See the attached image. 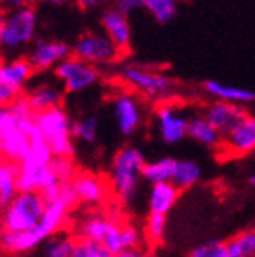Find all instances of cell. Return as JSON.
Masks as SVG:
<instances>
[{
	"mask_svg": "<svg viewBox=\"0 0 255 257\" xmlns=\"http://www.w3.org/2000/svg\"><path fill=\"white\" fill-rule=\"evenodd\" d=\"M29 140H31V145H29L25 157L18 165V170L20 172H40V170L48 168L54 159V154L50 150V147H48V143L45 141V138L41 136L40 128H34L29 134Z\"/></svg>",
	"mask_w": 255,
	"mask_h": 257,
	"instance_id": "e0dca14e",
	"label": "cell"
},
{
	"mask_svg": "<svg viewBox=\"0 0 255 257\" xmlns=\"http://www.w3.org/2000/svg\"><path fill=\"white\" fill-rule=\"evenodd\" d=\"M50 170L57 177V181L63 182V184H70L79 173L73 159H64V157H54L52 163H50Z\"/></svg>",
	"mask_w": 255,
	"mask_h": 257,
	"instance_id": "1f68e13d",
	"label": "cell"
},
{
	"mask_svg": "<svg viewBox=\"0 0 255 257\" xmlns=\"http://www.w3.org/2000/svg\"><path fill=\"white\" fill-rule=\"evenodd\" d=\"M114 257H148V255L141 248H131V250H123V252L116 253Z\"/></svg>",
	"mask_w": 255,
	"mask_h": 257,
	"instance_id": "74e56055",
	"label": "cell"
},
{
	"mask_svg": "<svg viewBox=\"0 0 255 257\" xmlns=\"http://www.w3.org/2000/svg\"><path fill=\"white\" fill-rule=\"evenodd\" d=\"M36 125L52 150L54 157L73 159V154H75V141L72 136L73 121L70 120V114L63 105L38 112Z\"/></svg>",
	"mask_w": 255,
	"mask_h": 257,
	"instance_id": "5b68a950",
	"label": "cell"
},
{
	"mask_svg": "<svg viewBox=\"0 0 255 257\" xmlns=\"http://www.w3.org/2000/svg\"><path fill=\"white\" fill-rule=\"evenodd\" d=\"M72 56L91 66H100V64L114 63L118 57H121V54L105 34L86 32L77 38V41L73 43Z\"/></svg>",
	"mask_w": 255,
	"mask_h": 257,
	"instance_id": "ba28073f",
	"label": "cell"
},
{
	"mask_svg": "<svg viewBox=\"0 0 255 257\" xmlns=\"http://www.w3.org/2000/svg\"><path fill=\"white\" fill-rule=\"evenodd\" d=\"M77 197L73 193L72 182L70 184H63L61 195L54 202H48L45 216L40 223L32 230L27 232H6L0 230V250L6 253H25L31 250L38 248L41 243H47L50 237H54L63 225L66 223L68 214L75 207Z\"/></svg>",
	"mask_w": 255,
	"mask_h": 257,
	"instance_id": "6da1fadb",
	"label": "cell"
},
{
	"mask_svg": "<svg viewBox=\"0 0 255 257\" xmlns=\"http://www.w3.org/2000/svg\"><path fill=\"white\" fill-rule=\"evenodd\" d=\"M100 25L104 29L105 36L114 43V47L120 50L121 56H125L131 50V41H132V29H131V22H129V16L109 8L100 16Z\"/></svg>",
	"mask_w": 255,
	"mask_h": 257,
	"instance_id": "5bb4252c",
	"label": "cell"
},
{
	"mask_svg": "<svg viewBox=\"0 0 255 257\" xmlns=\"http://www.w3.org/2000/svg\"><path fill=\"white\" fill-rule=\"evenodd\" d=\"M188 136L191 138L196 143L207 147V149H214L218 150L221 147V141L223 138L219 136L218 131L205 120V116H191L188 121Z\"/></svg>",
	"mask_w": 255,
	"mask_h": 257,
	"instance_id": "603a6c76",
	"label": "cell"
},
{
	"mask_svg": "<svg viewBox=\"0 0 255 257\" xmlns=\"http://www.w3.org/2000/svg\"><path fill=\"white\" fill-rule=\"evenodd\" d=\"M72 136H73V140H79V141H82V143L95 145L96 138H98V118L86 116V118H80V120L73 121Z\"/></svg>",
	"mask_w": 255,
	"mask_h": 257,
	"instance_id": "f1b7e54d",
	"label": "cell"
},
{
	"mask_svg": "<svg viewBox=\"0 0 255 257\" xmlns=\"http://www.w3.org/2000/svg\"><path fill=\"white\" fill-rule=\"evenodd\" d=\"M54 73L61 80L66 93H80L84 89H89L100 79V72L96 70V66H91L73 56L61 61L54 68Z\"/></svg>",
	"mask_w": 255,
	"mask_h": 257,
	"instance_id": "9c48e42d",
	"label": "cell"
},
{
	"mask_svg": "<svg viewBox=\"0 0 255 257\" xmlns=\"http://www.w3.org/2000/svg\"><path fill=\"white\" fill-rule=\"evenodd\" d=\"M72 188L77 200L84 205H91V207L104 205L112 195L111 184H109L107 179L91 172L77 173L75 179L72 181Z\"/></svg>",
	"mask_w": 255,
	"mask_h": 257,
	"instance_id": "30bf717a",
	"label": "cell"
},
{
	"mask_svg": "<svg viewBox=\"0 0 255 257\" xmlns=\"http://www.w3.org/2000/svg\"><path fill=\"white\" fill-rule=\"evenodd\" d=\"M72 257H114L105 246L93 243V241L77 239Z\"/></svg>",
	"mask_w": 255,
	"mask_h": 257,
	"instance_id": "836d02e7",
	"label": "cell"
},
{
	"mask_svg": "<svg viewBox=\"0 0 255 257\" xmlns=\"http://www.w3.org/2000/svg\"><path fill=\"white\" fill-rule=\"evenodd\" d=\"M147 165L145 156L140 149L132 145H125L114 154L111 163V175H109V184L111 191L116 198L123 204H131L138 193L141 173Z\"/></svg>",
	"mask_w": 255,
	"mask_h": 257,
	"instance_id": "3957f363",
	"label": "cell"
},
{
	"mask_svg": "<svg viewBox=\"0 0 255 257\" xmlns=\"http://www.w3.org/2000/svg\"><path fill=\"white\" fill-rule=\"evenodd\" d=\"M200 177H202V166L191 159H182L177 161V168L172 184L179 191H184V189L193 188L200 181Z\"/></svg>",
	"mask_w": 255,
	"mask_h": 257,
	"instance_id": "484cf974",
	"label": "cell"
},
{
	"mask_svg": "<svg viewBox=\"0 0 255 257\" xmlns=\"http://www.w3.org/2000/svg\"><path fill=\"white\" fill-rule=\"evenodd\" d=\"M75 241L70 236H54L43 245V257H72Z\"/></svg>",
	"mask_w": 255,
	"mask_h": 257,
	"instance_id": "f546056e",
	"label": "cell"
},
{
	"mask_svg": "<svg viewBox=\"0 0 255 257\" xmlns=\"http://www.w3.org/2000/svg\"><path fill=\"white\" fill-rule=\"evenodd\" d=\"M0 66H2V59H0Z\"/></svg>",
	"mask_w": 255,
	"mask_h": 257,
	"instance_id": "ee69618b",
	"label": "cell"
},
{
	"mask_svg": "<svg viewBox=\"0 0 255 257\" xmlns=\"http://www.w3.org/2000/svg\"><path fill=\"white\" fill-rule=\"evenodd\" d=\"M4 109H6V107H2V105H0V116H2V112H4Z\"/></svg>",
	"mask_w": 255,
	"mask_h": 257,
	"instance_id": "b9f144b4",
	"label": "cell"
},
{
	"mask_svg": "<svg viewBox=\"0 0 255 257\" xmlns=\"http://www.w3.org/2000/svg\"><path fill=\"white\" fill-rule=\"evenodd\" d=\"M166 234V216L163 214H150L148 213L147 225H145V236L150 245H159Z\"/></svg>",
	"mask_w": 255,
	"mask_h": 257,
	"instance_id": "4dcf8cb0",
	"label": "cell"
},
{
	"mask_svg": "<svg viewBox=\"0 0 255 257\" xmlns=\"http://www.w3.org/2000/svg\"><path fill=\"white\" fill-rule=\"evenodd\" d=\"M203 89L209 96L216 98L219 102H228V104L235 105H244L255 102V91L244 88H237V86L225 84L219 80H205L203 82Z\"/></svg>",
	"mask_w": 255,
	"mask_h": 257,
	"instance_id": "d6986e66",
	"label": "cell"
},
{
	"mask_svg": "<svg viewBox=\"0 0 255 257\" xmlns=\"http://www.w3.org/2000/svg\"><path fill=\"white\" fill-rule=\"evenodd\" d=\"M175 168H177V159H173V157H163V159L147 163L141 177H143L147 182H150L152 186L166 184V182L173 181Z\"/></svg>",
	"mask_w": 255,
	"mask_h": 257,
	"instance_id": "cb8c5ba5",
	"label": "cell"
},
{
	"mask_svg": "<svg viewBox=\"0 0 255 257\" xmlns=\"http://www.w3.org/2000/svg\"><path fill=\"white\" fill-rule=\"evenodd\" d=\"M34 73L36 72H34L31 61L27 57H16V59L2 63V66H0V82H6L13 88L24 91L25 84L32 79Z\"/></svg>",
	"mask_w": 255,
	"mask_h": 257,
	"instance_id": "ffe728a7",
	"label": "cell"
},
{
	"mask_svg": "<svg viewBox=\"0 0 255 257\" xmlns=\"http://www.w3.org/2000/svg\"><path fill=\"white\" fill-rule=\"evenodd\" d=\"M18 195V165L0 159V198L2 207Z\"/></svg>",
	"mask_w": 255,
	"mask_h": 257,
	"instance_id": "d4e9b609",
	"label": "cell"
},
{
	"mask_svg": "<svg viewBox=\"0 0 255 257\" xmlns=\"http://www.w3.org/2000/svg\"><path fill=\"white\" fill-rule=\"evenodd\" d=\"M203 116H205V120H207L216 131H218L219 136L223 138L246 116V111L243 109V105L214 100L211 105H207Z\"/></svg>",
	"mask_w": 255,
	"mask_h": 257,
	"instance_id": "2e32d148",
	"label": "cell"
},
{
	"mask_svg": "<svg viewBox=\"0 0 255 257\" xmlns=\"http://www.w3.org/2000/svg\"><path fill=\"white\" fill-rule=\"evenodd\" d=\"M140 237V230L134 225L127 223L121 214L112 211H91L77 223V239L98 243L112 255L138 248Z\"/></svg>",
	"mask_w": 255,
	"mask_h": 257,
	"instance_id": "7a4b0ae2",
	"label": "cell"
},
{
	"mask_svg": "<svg viewBox=\"0 0 255 257\" xmlns=\"http://www.w3.org/2000/svg\"><path fill=\"white\" fill-rule=\"evenodd\" d=\"M112 111H114V120L121 136L129 138L138 133L141 120H143V112H141L140 102L136 100L131 93L125 91L116 95L114 102H112Z\"/></svg>",
	"mask_w": 255,
	"mask_h": 257,
	"instance_id": "9a60e30c",
	"label": "cell"
},
{
	"mask_svg": "<svg viewBox=\"0 0 255 257\" xmlns=\"http://www.w3.org/2000/svg\"><path fill=\"white\" fill-rule=\"evenodd\" d=\"M47 202L41 193L25 191L18 193L4 207L0 216V230L6 232H27L43 220Z\"/></svg>",
	"mask_w": 255,
	"mask_h": 257,
	"instance_id": "277c9868",
	"label": "cell"
},
{
	"mask_svg": "<svg viewBox=\"0 0 255 257\" xmlns=\"http://www.w3.org/2000/svg\"><path fill=\"white\" fill-rule=\"evenodd\" d=\"M225 243L228 257H255V229L241 230Z\"/></svg>",
	"mask_w": 255,
	"mask_h": 257,
	"instance_id": "4316f807",
	"label": "cell"
},
{
	"mask_svg": "<svg viewBox=\"0 0 255 257\" xmlns=\"http://www.w3.org/2000/svg\"><path fill=\"white\" fill-rule=\"evenodd\" d=\"M75 4L79 9L82 11H91V9H96L100 6V0H75Z\"/></svg>",
	"mask_w": 255,
	"mask_h": 257,
	"instance_id": "8d00e7d4",
	"label": "cell"
},
{
	"mask_svg": "<svg viewBox=\"0 0 255 257\" xmlns=\"http://www.w3.org/2000/svg\"><path fill=\"white\" fill-rule=\"evenodd\" d=\"M72 56V47L64 41L57 40H40L32 45L27 59L31 61L34 72H47L56 68L61 61Z\"/></svg>",
	"mask_w": 255,
	"mask_h": 257,
	"instance_id": "7c38bea8",
	"label": "cell"
},
{
	"mask_svg": "<svg viewBox=\"0 0 255 257\" xmlns=\"http://www.w3.org/2000/svg\"><path fill=\"white\" fill-rule=\"evenodd\" d=\"M29 145L31 140L22 128L0 133V159L9 161L13 165H20L29 150Z\"/></svg>",
	"mask_w": 255,
	"mask_h": 257,
	"instance_id": "ac0fdd59",
	"label": "cell"
},
{
	"mask_svg": "<svg viewBox=\"0 0 255 257\" xmlns=\"http://www.w3.org/2000/svg\"><path fill=\"white\" fill-rule=\"evenodd\" d=\"M179 197H180V191L172 182L152 186L150 195H148V213L166 216L173 209V205L177 204Z\"/></svg>",
	"mask_w": 255,
	"mask_h": 257,
	"instance_id": "44dd1931",
	"label": "cell"
},
{
	"mask_svg": "<svg viewBox=\"0 0 255 257\" xmlns=\"http://www.w3.org/2000/svg\"><path fill=\"white\" fill-rule=\"evenodd\" d=\"M218 152L227 157H244L255 152V116L246 114L227 136H223Z\"/></svg>",
	"mask_w": 255,
	"mask_h": 257,
	"instance_id": "8fae6325",
	"label": "cell"
},
{
	"mask_svg": "<svg viewBox=\"0 0 255 257\" xmlns=\"http://www.w3.org/2000/svg\"><path fill=\"white\" fill-rule=\"evenodd\" d=\"M36 25V11L31 6L8 13L2 31H0V48L16 50V48L29 45L34 40Z\"/></svg>",
	"mask_w": 255,
	"mask_h": 257,
	"instance_id": "8992f818",
	"label": "cell"
},
{
	"mask_svg": "<svg viewBox=\"0 0 255 257\" xmlns=\"http://www.w3.org/2000/svg\"><path fill=\"white\" fill-rule=\"evenodd\" d=\"M27 2L29 0H0V6L11 13V11H16V9H22V8H25V6H29Z\"/></svg>",
	"mask_w": 255,
	"mask_h": 257,
	"instance_id": "d590c367",
	"label": "cell"
},
{
	"mask_svg": "<svg viewBox=\"0 0 255 257\" xmlns=\"http://www.w3.org/2000/svg\"><path fill=\"white\" fill-rule=\"evenodd\" d=\"M248 184H250V186H253V188H255V172L251 173L250 177H248Z\"/></svg>",
	"mask_w": 255,
	"mask_h": 257,
	"instance_id": "60d3db41",
	"label": "cell"
},
{
	"mask_svg": "<svg viewBox=\"0 0 255 257\" xmlns=\"http://www.w3.org/2000/svg\"><path fill=\"white\" fill-rule=\"evenodd\" d=\"M25 96H27V102L31 104L32 111L38 114V112H43V111H48V109L63 105L64 93H63V89H59L57 86L43 84V86H38V88L31 89Z\"/></svg>",
	"mask_w": 255,
	"mask_h": 257,
	"instance_id": "7402d4cb",
	"label": "cell"
},
{
	"mask_svg": "<svg viewBox=\"0 0 255 257\" xmlns=\"http://www.w3.org/2000/svg\"><path fill=\"white\" fill-rule=\"evenodd\" d=\"M4 20H6V13H4V9H0V31H2V25H4Z\"/></svg>",
	"mask_w": 255,
	"mask_h": 257,
	"instance_id": "ab89813d",
	"label": "cell"
},
{
	"mask_svg": "<svg viewBox=\"0 0 255 257\" xmlns=\"http://www.w3.org/2000/svg\"><path fill=\"white\" fill-rule=\"evenodd\" d=\"M188 257H228L227 243L219 239L205 241L202 245H196Z\"/></svg>",
	"mask_w": 255,
	"mask_h": 257,
	"instance_id": "d6a6232c",
	"label": "cell"
},
{
	"mask_svg": "<svg viewBox=\"0 0 255 257\" xmlns=\"http://www.w3.org/2000/svg\"><path fill=\"white\" fill-rule=\"evenodd\" d=\"M112 4V9H116V11L123 13V15H131V13H134L136 9L143 8V4H141V0H111Z\"/></svg>",
	"mask_w": 255,
	"mask_h": 257,
	"instance_id": "e575fe53",
	"label": "cell"
},
{
	"mask_svg": "<svg viewBox=\"0 0 255 257\" xmlns=\"http://www.w3.org/2000/svg\"><path fill=\"white\" fill-rule=\"evenodd\" d=\"M141 4L159 24H170L177 15L179 0H141Z\"/></svg>",
	"mask_w": 255,
	"mask_h": 257,
	"instance_id": "83f0119b",
	"label": "cell"
},
{
	"mask_svg": "<svg viewBox=\"0 0 255 257\" xmlns=\"http://www.w3.org/2000/svg\"><path fill=\"white\" fill-rule=\"evenodd\" d=\"M36 2H45V4H63L64 0H36Z\"/></svg>",
	"mask_w": 255,
	"mask_h": 257,
	"instance_id": "f35d334b",
	"label": "cell"
},
{
	"mask_svg": "<svg viewBox=\"0 0 255 257\" xmlns=\"http://www.w3.org/2000/svg\"><path fill=\"white\" fill-rule=\"evenodd\" d=\"M157 127H159L161 140L166 145H177L188 136V121L182 112L177 107H173L170 102L157 105Z\"/></svg>",
	"mask_w": 255,
	"mask_h": 257,
	"instance_id": "4fadbf2b",
	"label": "cell"
},
{
	"mask_svg": "<svg viewBox=\"0 0 255 257\" xmlns=\"http://www.w3.org/2000/svg\"><path fill=\"white\" fill-rule=\"evenodd\" d=\"M0 207H2V198H0Z\"/></svg>",
	"mask_w": 255,
	"mask_h": 257,
	"instance_id": "7bdbcfd3",
	"label": "cell"
},
{
	"mask_svg": "<svg viewBox=\"0 0 255 257\" xmlns=\"http://www.w3.org/2000/svg\"><path fill=\"white\" fill-rule=\"evenodd\" d=\"M125 84L134 91L141 93L150 98H166L177 88V82L172 77L164 75L156 70L145 68L140 64H129L121 72Z\"/></svg>",
	"mask_w": 255,
	"mask_h": 257,
	"instance_id": "52a82bcc",
	"label": "cell"
}]
</instances>
